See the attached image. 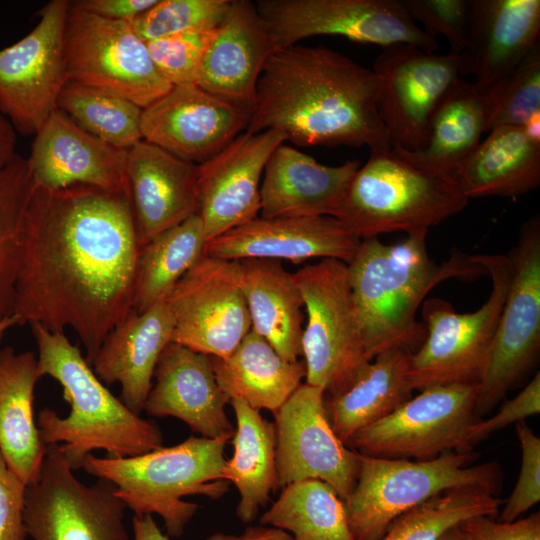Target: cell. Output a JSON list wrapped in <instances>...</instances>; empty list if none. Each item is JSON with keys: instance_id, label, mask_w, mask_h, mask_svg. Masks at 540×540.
Segmentation results:
<instances>
[{"instance_id": "6da1fadb", "label": "cell", "mask_w": 540, "mask_h": 540, "mask_svg": "<svg viewBox=\"0 0 540 540\" xmlns=\"http://www.w3.org/2000/svg\"><path fill=\"white\" fill-rule=\"evenodd\" d=\"M139 250L128 191L34 185L15 287L17 324L70 327L91 365L133 310Z\"/></svg>"}, {"instance_id": "7a4b0ae2", "label": "cell", "mask_w": 540, "mask_h": 540, "mask_svg": "<svg viewBox=\"0 0 540 540\" xmlns=\"http://www.w3.org/2000/svg\"><path fill=\"white\" fill-rule=\"evenodd\" d=\"M380 78L324 47L276 49L257 85L247 132L274 130L298 146L392 148L378 111Z\"/></svg>"}, {"instance_id": "3957f363", "label": "cell", "mask_w": 540, "mask_h": 540, "mask_svg": "<svg viewBox=\"0 0 540 540\" xmlns=\"http://www.w3.org/2000/svg\"><path fill=\"white\" fill-rule=\"evenodd\" d=\"M428 230L407 233L397 243L379 237L361 240L347 264L348 280L366 351L371 359L393 348L415 352L426 328L416 318L424 297L449 279L486 274L471 255L460 251L438 264L427 250Z\"/></svg>"}, {"instance_id": "277c9868", "label": "cell", "mask_w": 540, "mask_h": 540, "mask_svg": "<svg viewBox=\"0 0 540 540\" xmlns=\"http://www.w3.org/2000/svg\"><path fill=\"white\" fill-rule=\"evenodd\" d=\"M31 328L40 378L55 379L70 405L66 417L50 408L39 412L36 423L45 445H59L73 470L95 450L109 457H132L162 447L159 427L115 397L64 332H51L40 324Z\"/></svg>"}, {"instance_id": "5b68a950", "label": "cell", "mask_w": 540, "mask_h": 540, "mask_svg": "<svg viewBox=\"0 0 540 540\" xmlns=\"http://www.w3.org/2000/svg\"><path fill=\"white\" fill-rule=\"evenodd\" d=\"M227 438L190 436L170 447L132 457L87 456L88 474L111 482L134 515H159L167 533L182 536L198 510L183 500L189 495L219 499L229 490L223 479Z\"/></svg>"}, {"instance_id": "8992f818", "label": "cell", "mask_w": 540, "mask_h": 540, "mask_svg": "<svg viewBox=\"0 0 540 540\" xmlns=\"http://www.w3.org/2000/svg\"><path fill=\"white\" fill-rule=\"evenodd\" d=\"M468 201L455 178L420 169L390 148L371 151L335 218L363 240L428 230L462 211Z\"/></svg>"}, {"instance_id": "52a82bcc", "label": "cell", "mask_w": 540, "mask_h": 540, "mask_svg": "<svg viewBox=\"0 0 540 540\" xmlns=\"http://www.w3.org/2000/svg\"><path fill=\"white\" fill-rule=\"evenodd\" d=\"M475 452H448L413 461L360 454L357 481L343 501L355 540H378L400 515L444 492L478 488L494 495L501 489L497 462L472 464Z\"/></svg>"}, {"instance_id": "ba28073f", "label": "cell", "mask_w": 540, "mask_h": 540, "mask_svg": "<svg viewBox=\"0 0 540 540\" xmlns=\"http://www.w3.org/2000/svg\"><path fill=\"white\" fill-rule=\"evenodd\" d=\"M492 280L485 303L474 312L458 313L440 298L426 300L422 317L426 336L412 353V390L450 383H478L486 367L510 281V262L503 254H473Z\"/></svg>"}, {"instance_id": "9c48e42d", "label": "cell", "mask_w": 540, "mask_h": 540, "mask_svg": "<svg viewBox=\"0 0 540 540\" xmlns=\"http://www.w3.org/2000/svg\"><path fill=\"white\" fill-rule=\"evenodd\" d=\"M307 323L302 335L306 382L325 395L342 391L372 359L358 321L347 264L321 259L293 273Z\"/></svg>"}, {"instance_id": "30bf717a", "label": "cell", "mask_w": 540, "mask_h": 540, "mask_svg": "<svg viewBox=\"0 0 540 540\" xmlns=\"http://www.w3.org/2000/svg\"><path fill=\"white\" fill-rule=\"evenodd\" d=\"M478 383L433 385L383 419L357 431L345 445L359 454L427 460L472 452L468 434L478 420Z\"/></svg>"}, {"instance_id": "8fae6325", "label": "cell", "mask_w": 540, "mask_h": 540, "mask_svg": "<svg viewBox=\"0 0 540 540\" xmlns=\"http://www.w3.org/2000/svg\"><path fill=\"white\" fill-rule=\"evenodd\" d=\"M510 281L483 375L476 414L491 411L534 366L540 349V218L523 222L507 255Z\"/></svg>"}, {"instance_id": "7c38bea8", "label": "cell", "mask_w": 540, "mask_h": 540, "mask_svg": "<svg viewBox=\"0 0 540 540\" xmlns=\"http://www.w3.org/2000/svg\"><path fill=\"white\" fill-rule=\"evenodd\" d=\"M126 505L104 479L82 483L59 445H47L38 477L26 486L24 526L32 540H130Z\"/></svg>"}, {"instance_id": "4fadbf2b", "label": "cell", "mask_w": 540, "mask_h": 540, "mask_svg": "<svg viewBox=\"0 0 540 540\" xmlns=\"http://www.w3.org/2000/svg\"><path fill=\"white\" fill-rule=\"evenodd\" d=\"M64 57L68 81L118 94L142 109L172 88L131 23L96 16L72 2L65 23Z\"/></svg>"}, {"instance_id": "5bb4252c", "label": "cell", "mask_w": 540, "mask_h": 540, "mask_svg": "<svg viewBox=\"0 0 540 540\" xmlns=\"http://www.w3.org/2000/svg\"><path fill=\"white\" fill-rule=\"evenodd\" d=\"M255 5L276 49L314 36H341L382 48L405 43L430 53L438 47L400 0H257Z\"/></svg>"}, {"instance_id": "9a60e30c", "label": "cell", "mask_w": 540, "mask_h": 540, "mask_svg": "<svg viewBox=\"0 0 540 540\" xmlns=\"http://www.w3.org/2000/svg\"><path fill=\"white\" fill-rule=\"evenodd\" d=\"M70 2L52 0L37 25L0 50V112L23 135H35L55 112L68 81L64 30Z\"/></svg>"}, {"instance_id": "2e32d148", "label": "cell", "mask_w": 540, "mask_h": 540, "mask_svg": "<svg viewBox=\"0 0 540 540\" xmlns=\"http://www.w3.org/2000/svg\"><path fill=\"white\" fill-rule=\"evenodd\" d=\"M165 301L174 320L172 342L210 357L229 356L251 330L239 261L205 253Z\"/></svg>"}, {"instance_id": "e0dca14e", "label": "cell", "mask_w": 540, "mask_h": 540, "mask_svg": "<svg viewBox=\"0 0 540 540\" xmlns=\"http://www.w3.org/2000/svg\"><path fill=\"white\" fill-rule=\"evenodd\" d=\"M372 70L380 78L378 111L392 147L417 151L432 117L460 76V56L399 43L384 47Z\"/></svg>"}, {"instance_id": "ac0fdd59", "label": "cell", "mask_w": 540, "mask_h": 540, "mask_svg": "<svg viewBox=\"0 0 540 540\" xmlns=\"http://www.w3.org/2000/svg\"><path fill=\"white\" fill-rule=\"evenodd\" d=\"M324 399L323 389L303 383L274 413L278 486L321 480L344 501L355 487L360 454L334 432Z\"/></svg>"}, {"instance_id": "d6986e66", "label": "cell", "mask_w": 540, "mask_h": 540, "mask_svg": "<svg viewBox=\"0 0 540 540\" xmlns=\"http://www.w3.org/2000/svg\"><path fill=\"white\" fill-rule=\"evenodd\" d=\"M250 117L196 84L173 86L143 108L141 135L142 140L199 165L245 132Z\"/></svg>"}, {"instance_id": "ffe728a7", "label": "cell", "mask_w": 540, "mask_h": 540, "mask_svg": "<svg viewBox=\"0 0 540 540\" xmlns=\"http://www.w3.org/2000/svg\"><path fill=\"white\" fill-rule=\"evenodd\" d=\"M285 136L274 130L243 132L198 165V216L206 241L259 216L265 165Z\"/></svg>"}, {"instance_id": "44dd1931", "label": "cell", "mask_w": 540, "mask_h": 540, "mask_svg": "<svg viewBox=\"0 0 540 540\" xmlns=\"http://www.w3.org/2000/svg\"><path fill=\"white\" fill-rule=\"evenodd\" d=\"M361 239L332 216L257 218L206 243L209 256L241 261L269 259L302 263L335 259L348 264Z\"/></svg>"}, {"instance_id": "7402d4cb", "label": "cell", "mask_w": 540, "mask_h": 540, "mask_svg": "<svg viewBox=\"0 0 540 540\" xmlns=\"http://www.w3.org/2000/svg\"><path fill=\"white\" fill-rule=\"evenodd\" d=\"M127 150L114 147L57 109L35 134L27 162L34 185L58 190L75 185L128 191Z\"/></svg>"}, {"instance_id": "603a6c76", "label": "cell", "mask_w": 540, "mask_h": 540, "mask_svg": "<svg viewBox=\"0 0 540 540\" xmlns=\"http://www.w3.org/2000/svg\"><path fill=\"white\" fill-rule=\"evenodd\" d=\"M228 403L211 357L170 342L156 365L144 411L150 416L178 418L202 437L230 440L235 427L225 411Z\"/></svg>"}, {"instance_id": "cb8c5ba5", "label": "cell", "mask_w": 540, "mask_h": 540, "mask_svg": "<svg viewBox=\"0 0 540 540\" xmlns=\"http://www.w3.org/2000/svg\"><path fill=\"white\" fill-rule=\"evenodd\" d=\"M125 174L140 247L198 213V165L140 140L127 150Z\"/></svg>"}, {"instance_id": "d4e9b609", "label": "cell", "mask_w": 540, "mask_h": 540, "mask_svg": "<svg viewBox=\"0 0 540 540\" xmlns=\"http://www.w3.org/2000/svg\"><path fill=\"white\" fill-rule=\"evenodd\" d=\"M275 50L255 2L232 0L202 59L196 85L252 114L260 75Z\"/></svg>"}, {"instance_id": "484cf974", "label": "cell", "mask_w": 540, "mask_h": 540, "mask_svg": "<svg viewBox=\"0 0 540 540\" xmlns=\"http://www.w3.org/2000/svg\"><path fill=\"white\" fill-rule=\"evenodd\" d=\"M539 33V0H470L460 76H473L475 88L486 93L539 45Z\"/></svg>"}, {"instance_id": "4316f807", "label": "cell", "mask_w": 540, "mask_h": 540, "mask_svg": "<svg viewBox=\"0 0 540 540\" xmlns=\"http://www.w3.org/2000/svg\"><path fill=\"white\" fill-rule=\"evenodd\" d=\"M360 167L356 160L328 166L289 145L270 155L260 185V217H336Z\"/></svg>"}, {"instance_id": "83f0119b", "label": "cell", "mask_w": 540, "mask_h": 540, "mask_svg": "<svg viewBox=\"0 0 540 540\" xmlns=\"http://www.w3.org/2000/svg\"><path fill=\"white\" fill-rule=\"evenodd\" d=\"M174 320L162 301L131 313L106 337L91 367L106 383H119L121 401L140 414L150 391L158 360L172 342Z\"/></svg>"}, {"instance_id": "f1b7e54d", "label": "cell", "mask_w": 540, "mask_h": 540, "mask_svg": "<svg viewBox=\"0 0 540 540\" xmlns=\"http://www.w3.org/2000/svg\"><path fill=\"white\" fill-rule=\"evenodd\" d=\"M39 379L32 352L0 351V452L26 486L38 477L47 449L33 412Z\"/></svg>"}, {"instance_id": "f546056e", "label": "cell", "mask_w": 540, "mask_h": 540, "mask_svg": "<svg viewBox=\"0 0 540 540\" xmlns=\"http://www.w3.org/2000/svg\"><path fill=\"white\" fill-rule=\"evenodd\" d=\"M240 262V284L251 329L285 360L302 356L304 303L293 273L280 261L245 259Z\"/></svg>"}, {"instance_id": "4dcf8cb0", "label": "cell", "mask_w": 540, "mask_h": 540, "mask_svg": "<svg viewBox=\"0 0 540 540\" xmlns=\"http://www.w3.org/2000/svg\"><path fill=\"white\" fill-rule=\"evenodd\" d=\"M412 352L393 348L377 354L340 392L325 395L328 420L345 444L357 431L383 419L412 397Z\"/></svg>"}, {"instance_id": "1f68e13d", "label": "cell", "mask_w": 540, "mask_h": 540, "mask_svg": "<svg viewBox=\"0 0 540 540\" xmlns=\"http://www.w3.org/2000/svg\"><path fill=\"white\" fill-rule=\"evenodd\" d=\"M462 165L457 182L469 200L481 197L512 198L538 188L540 143L522 127L499 126Z\"/></svg>"}, {"instance_id": "d6a6232c", "label": "cell", "mask_w": 540, "mask_h": 540, "mask_svg": "<svg viewBox=\"0 0 540 540\" xmlns=\"http://www.w3.org/2000/svg\"><path fill=\"white\" fill-rule=\"evenodd\" d=\"M488 131L485 95L461 77L437 107L427 143L417 151L392 147L410 164L457 180V175Z\"/></svg>"}, {"instance_id": "836d02e7", "label": "cell", "mask_w": 540, "mask_h": 540, "mask_svg": "<svg viewBox=\"0 0 540 540\" xmlns=\"http://www.w3.org/2000/svg\"><path fill=\"white\" fill-rule=\"evenodd\" d=\"M213 371L229 400L240 399L273 414L302 384L304 361H288L254 330L225 358L211 357Z\"/></svg>"}, {"instance_id": "e575fe53", "label": "cell", "mask_w": 540, "mask_h": 540, "mask_svg": "<svg viewBox=\"0 0 540 540\" xmlns=\"http://www.w3.org/2000/svg\"><path fill=\"white\" fill-rule=\"evenodd\" d=\"M230 404L237 427L231 440L233 456L226 460L223 479L239 491L237 517L250 523L257 517L260 507L267 504L270 493L279 488L275 425L240 399H232Z\"/></svg>"}, {"instance_id": "d590c367", "label": "cell", "mask_w": 540, "mask_h": 540, "mask_svg": "<svg viewBox=\"0 0 540 540\" xmlns=\"http://www.w3.org/2000/svg\"><path fill=\"white\" fill-rule=\"evenodd\" d=\"M206 238L198 214L140 247L133 284V310L165 301L181 278L205 255Z\"/></svg>"}, {"instance_id": "8d00e7d4", "label": "cell", "mask_w": 540, "mask_h": 540, "mask_svg": "<svg viewBox=\"0 0 540 540\" xmlns=\"http://www.w3.org/2000/svg\"><path fill=\"white\" fill-rule=\"evenodd\" d=\"M260 523L285 530L294 540H355L343 501L321 480L308 479L284 486Z\"/></svg>"}, {"instance_id": "74e56055", "label": "cell", "mask_w": 540, "mask_h": 540, "mask_svg": "<svg viewBox=\"0 0 540 540\" xmlns=\"http://www.w3.org/2000/svg\"><path fill=\"white\" fill-rule=\"evenodd\" d=\"M57 107L83 130L120 149L142 140V108L109 91L67 81Z\"/></svg>"}, {"instance_id": "f35d334b", "label": "cell", "mask_w": 540, "mask_h": 540, "mask_svg": "<svg viewBox=\"0 0 540 540\" xmlns=\"http://www.w3.org/2000/svg\"><path fill=\"white\" fill-rule=\"evenodd\" d=\"M33 189L27 159L16 154L0 173V322L14 312L26 214Z\"/></svg>"}, {"instance_id": "ab89813d", "label": "cell", "mask_w": 540, "mask_h": 540, "mask_svg": "<svg viewBox=\"0 0 540 540\" xmlns=\"http://www.w3.org/2000/svg\"><path fill=\"white\" fill-rule=\"evenodd\" d=\"M501 503L483 489L450 490L397 517L378 540H438L448 529L470 518L496 516Z\"/></svg>"}, {"instance_id": "60d3db41", "label": "cell", "mask_w": 540, "mask_h": 540, "mask_svg": "<svg viewBox=\"0 0 540 540\" xmlns=\"http://www.w3.org/2000/svg\"><path fill=\"white\" fill-rule=\"evenodd\" d=\"M484 95L488 131L499 126L522 127L540 113V46Z\"/></svg>"}, {"instance_id": "b9f144b4", "label": "cell", "mask_w": 540, "mask_h": 540, "mask_svg": "<svg viewBox=\"0 0 540 540\" xmlns=\"http://www.w3.org/2000/svg\"><path fill=\"white\" fill-rule=\"evenodd\" d=\"M232 0H158L131 26L145 42L170 35L217 28Z\"/></svg>"}, {"instance_id": "7bdbcfd3", "label": "cell", "mask_w": 540, "mask_h": 540, "mask_svg": "<svg viewBox=\"0 0 540 540\" xmlns=\"http://www.w3.org/2000/svg\"><path fill=\"white\" fill-rule=\"evenodd\" d=\"M217 28L192 30L146 42L153 64L172 87L196 84L202 59Z\"/></svg>"}, {"instance_id": "ee69618b", "label": "cell", "mask_w": 540, "mask_h": 540, "mask_svg": "<svg viewBox=\"0 0 540 540\" xmlns=\"http://www.w3.org/2000/svg\"><path fill=\"white\" fill-rule=\"evenodd\" d=\"M410 18L436 39L444 37L451 52L461 54L468 43L470 0H400Z\"/></svg>"}, {"instance_id": "f6af8a7d", "label": "cell", "mask_w": 540, "mask_h": 540, "mask_svg": "<svg viewBox=\"0 0 540 540\" xmlns=\"http://www.w3.org/2000/svg\"><path fill=\"white\" fill-rule=\"evenodd\" d=\"M515 429L521 446V466L515 487L497 518L500 522L517 520L540 500V439L525 420L516 423Z\"/></svg>"}, {"instance_id": "bcb514c9", "label": "cell", "mask_w": 540, "mask_h": 540, "mask_svg": "<svg viewBox=\"0 0 540 540\" xmlns=\"http://www.w3.org/2000/svg\"><path fill=\"white\" fill-rule=\"evenodd\" d=\"M540 413V374L537 372L529 383L513 398L506 401L499 411L486 420H477L468 434L469 444L473 447L493 433L524 421L525 418Z\"/></svg>"}, {"instance_id": "7dc6e473", "label": "cell", "mask_w": 540, "mask_h": 540, "mask_svg": "<svg viewBox=\"0 0 540 540\" xmlns=\"http://www.w3.org/2000/svg\"><path fill=\"white\" fill-rule=\"evenodd\" d=\"M25 492L26 485L0 452V540H25Z\"/></svg>"}, {"instance_id": "c3c4849f", "label": "cell", "mask_w": 540, "mask_h": 540, "mask_svg": "<svg viewBox=\"0 0 540 540\" xmlns=\"http://www.w3.org/2000/svg\"><path fill=\"white\" fill-rule=\"evenodd\" d=\"M459 527L468 540H540V512L512 522L476 516Z\"/></svg>"}, {"instance_id": "681fc988", "label": "cell", "mask_w": 540, "mask_h": 540, "mask_svg": "<svg viewBox=\"0 0 540 540\" xmlns=\"http://www.w3.org/2000/svg\"><path fill=\"white\" fill-rule=\"evenodd\" d=\"M158 0H80L72 2L80 9L96 16L132 23Z\"/></svg>"}, {"instance_id": "f907efd6", "label": "cell", "mask_w": 540, "mask_h": 540, "mask_svg": "<svg viewBox=\"0 0 540 540\" xmlns=\"http://www.w3.org/2000/svg\"><path fill=\"white\" fill-rule=\"evenodd\" d=\"M206 540H294L285 530L273 526H251L241 534L216 532Z\"/></svg>"}, {"instance_id": "816d5d0a", "label": "cell", "mask_w": 540, "mask_h": 540, "mask_svg": "<svg viewBox=\"0 0 540 540\" xmlns=\"http://www.w3.org/2000/svg\"><path fill=\"white\" fill-rule=\"evenodd\" d=\"M16 130L11 122L0 114V173L14 158Z\"/></svg>"}, {"instance_id": "f5cc1de1", "label": "cell", "mask_w": 540, "mask_h": 540, "mask_svg": "<svg viewBox=\"0 0 540 540\" xmlns=\"http://www.w3.org/2000/svg\"><path fill=\"white\" fill-rule=\"evenodd\" d=\"M133 540H170L153 519V515H134L132 519Z\"/></svg>"}, {"instance_id": "db71d44e", "label": "cell", "mask_w": 540, "mask_h": 540, "mask_svg": "<svg viewBox=\"0 0 540 540\" xmlns=\"http://www.w3.org/2000/svg\"><path fill=\"white\" fill-rule=\"evenodd\" d=\"M438 540H468L459 525L444 532Z\"/></svg>"}, {"instance_id": "11a10c76", "label": "cell", "mask_w": 540, "mask_h": 540, "mask_svg": "<svg viewBox=\"0 0 540 540\" xmlns=\"http://www.w3.org/2000/svg\"><path fill=\"white\" fill-rule=\"evenodd\" d=\"M13 325H17V321L14 316L6 318L0 322V339L4 335L5 331Z\"/></svg>"}]
</instances>
